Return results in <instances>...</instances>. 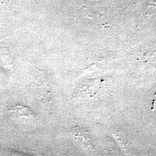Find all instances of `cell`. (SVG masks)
Segmentation results:
<instances>
[{
    "label": "cell",
    "instance_id": "cell-1",
    "mask_svg": "<svg viewBox=\"0 0 156 156\" xmlns=\"http://www.w3.org/2000/svg\"><path fill=\"white\" fill-rule=\"evenodd\" d=\"M8 111L9 115L12 117L19 118L20 117H29L34 115L31 108L22 105H16L8 108Z\"/></svg>",
    "mask_w": 156,
    "mask_h": 156
}]
</instances>
